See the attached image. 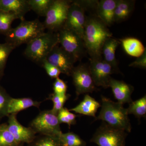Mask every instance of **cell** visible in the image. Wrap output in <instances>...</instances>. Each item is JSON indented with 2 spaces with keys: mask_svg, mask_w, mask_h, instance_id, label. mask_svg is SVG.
<instances>
[{
  "mask_svg": "<svg viewBox=\"0 0 146 146\" xmlns=\"http://www.w3.org/2000/svg\"><path fill=\"white\" fill-rule=\"evenodd\" d=\"M11 97L5 89L0 85V121L6 116H8V105Z\"/></svg>",
  "mask_w": 146,
  "mask_h": 146,
  "instance_id": "cell-28",
  "label": "cell"
},
{
  "mask_svg": "<svg viewBox=\"0 0 146 146\" xmlns=\"http://www.w3.org/2000/svg\"><path fill=\"white\" fill-rule=\"evenodd\" d=\"M146 51L142 55L137 58L135 61L129 65V67L138 68L145 69L146 68Z\"/></svg>",
  "mask_w": 146,
  "mask_h": 146,
  "instance_id": "cell-34",
  "label": "cell"
},
{
  "mask_svg": "<svg viewBox=\"0 0 146 146\" xmlns=\"http://www.w3.org/2000/svg\"><path fill=\"white\" fill-rule=\"evenodd\" d=\"M59 138L44 136L36 141L34 146H63Z\"/></svg>",
  "mask_w": 146,
  "mask_h": 146,
  "instance_id": "cell-31",
  "label": "cell"
},
{
  "mask_svg": "<svg viewBox=\"0 0 146 146\" xmlns=\"http://www.w3.org/2000/svg\"><path fill=\"white\" fill-rule=\"evenodd\" d=\"M58 44L76 61L83 57L86 50L83 39L74 32L62 28L58 32Z\"/></svg>",
  "mask_w": 146,
  "mask_h": 146,
  "instance_id": "cell-8",
  "label": "cell"
},
{
  "mask_svg": "<svg viewBox=\"0 0 146 146\" xmlns=\"http://www.w3.org/2000/svg\"><path fill=\"white\" fill-rule=\"evenodd\" d=\"M31 10L27 0H0V10L14 13L21 21Z\"/></svg>",
  "mask_w": 146,
  "mask_h": 146,
  "instance_id": "cell-15",
  "label": "cell"
},
{
  "mask_svg": "<svg viewBox=\"0 0 146 146\" xmlns=\"http://www.w3.org/2000/svg\"><path fill=\"white\" fill-rule=\"evenodd\" d=\"M127 110L128 115L132 114L140 119L141 118L145 117L146 115V96L135 101L131 102Z\"/></svg>",
  "mask_w": 146,
  "mask_h": 146,
  "instance_id": "cell-22",
  "label": "cell"
},
{
  "mask_svg": "<svg viewBox=\"0 0 146 146\" xmlns=\"http://www.w3.org/2000/svg\"><path fill=\"white\" fill-rule=\"evenodd\" d=\"M72 3L66 0H54L43 23L45 29L48 31L58 33L63 28Z\"/></svg>",
  "mask_w": 146,
  "mask_h": 146,
  "instance_id": "cell-5",
  "label": "cell"
},
{
  "mask_svg": "<svg viewBox=\"0 0 146 146\" xmlns=\"http://www.w3.org/2000/svg\"><path fill=\"white\" fill-rule=\"evenodd\" d=\"M54 0H27L31 10L39 16H45Z\"/></svg>",
  "mask_w": 146,
  "mask_h": 146,
  "instance_id": "cell-23",
  "label": "cell"
},
{
  "mask_svg": "<svg viewBox=\"0 0 146 146\" xmlns=\"http://www.w3.org/2000/svg\"><path fill=\"white\" fill-rule=\"evenodd\" d=\"M57 115L51 110L40 112L31 123V128L36 133L46 136L60 137L62 132Z\"/></svg>",
  "mask_w": 146,
  "mask_h": 146,
  "instance_id": "cell-7",
  "label": "cell"
},
{
  "mask_svg": "<svg viewBox=\"0 0 146 146\" xmlns=\"http://www.w3.org/2000/svg\"><path fill=\"white\" fill-rule=\"evenodd\" d=\"M58 44V33L48 31L27 44L24 54L30 60L42 65L52 50Z\"/></svg>",
  "mask_w": 146,
  "mask_h": 146,
  "instance_id": "cell-4",
  "label": "cell"
},
{
  "mask_svg": "<svg viewBox=\"0 0 146 146\" xmlns=\"http://www.w3.org/2000/svg\"><path fill=\"white\" fill-rule=\"evenodd\" d=\"M101 110L96 120H102L112 127L130 132L131 125L127 110L123 105L102 96Z\"/></svg>",
  "mask_w": 146,
  "mask_h": 146,
  "instance_id": "cell-2",
  "label": "cell"
},
{
  "mask_svg": "<svg viewBox=\"0 0 146 146\" xmlns=\"http://www.w3.org/2000/svg\"><path fill=\"white\" fill-rule=\"evenodd\" d=\"M3 75V74L0 73V81H1V78L2 77Z\"/></svg>",
  "mask_w": 146,
  "mask_h": 146,
  "instance_id": "cell-35",
  "label": "cell"
},
{
  "mask_svg": "<svg viewBox=\"0 0 146 146\" xmlns=\"http://www.w3.org/2000/svg\"><path fill=\"white\" fill-rule=\"evenodd\" d=\"M77 115L72 113L69 110L63 107L60 110L57 114V117L60 123H65L69 126L76 123Z\"/></svg>",
  "mask_w": 146,
  "mask_h": 146,
  "instance_id": "cell-29",
  "label": "cell"
},
{
  "mask_svg": "<svg viewBox=\"0 0 146 146\" xmlns=\"http://www.w3.org/2000/svg\"><path fill=\"white\" fill-rule=\"evenodd\" d=\"M67 88L68 86L67 84L63 80L59 78L55 79L53 83L54 94L57 95H65L66 94Z\"/></svg>",
  "mask_w": 146,
  "mask_h": 146,
  "instance_id": "cell-33",
  "label": "cell"
},
{
  "mask_svg": "<svg viewBox=\"0 0 146 146\" xmlns=\"http://www.w3.org/2000/svg\"><path fill=\"white\" fill-rule=\"evenodd\" d=\"M70 96L67 94L60 95L53 94L50 96L49 99L53 103L52 109L51 110L54 114L57 115L58 112L63 108L65 102L69 99Z\"/></svg>",
  "mask_w": 146,
  "mask_h": 146,
  "instance_id": "cell-30",
  "label": "cell"
},
{
  "mask_svg": "<svg viewBox=\"0 0 146 146\" xmlns=\"http://www.w3.org/2000/svg\"><path fill=\"white\" fill-rule=\"evenodd\" d=\"M121 41L125 51L131 56L138 58L146 50L143 43L136 38L127 37L121 39Z\"/></svg>",
  "mask_w": 146,
  "mask_h": 146,
  "instance_id": "cell-20",
  "label": "cell"
},
{
  "mask_svg": "<svg viewBox=\"0 0 146 146\" xmlns=\"http://www.w3.org/2000/svg\"><path fill=\"white\" fill-rule=\"evenodd\" d=\"M107 27L98 18H86L83 41L86 51L91 58L101 57L105 42L112 37Z\"/></svg>",
  "mask_w": 146,
  "mask_h": 146,
  "instance_id": "cell-1",
  "label": "cell"
},
{
  "mask_svg": "<svg viewBox=\"0 0 146 146\" xmlns=\"http://www.w3.org/2000/svg\"><path fill=\"white\" fill-rule=\"evenodd\" d=\"M119 44L118 40L110 37L105 42L102 49V54L103 55V59L116 70H117L118 64L115 56V52Z\"/></svg>",
  "mask_w": 146,
  "mask_h": 146,
  "instance_id": "cell-18",
  "label": "cell"
},
{
  "mask_svg": "<svg viewBox=\"0 0 146 146\" xmlns=\"http://www.w3.org/2000/svg\"><path fill=\"white\" fill-rule=\"evenodd\" d=\"M134 1L126 0L117 1L115 11L114 21L119 22L125 20L133 10Z\"/></svg>",
  "mask_w": 146,
  "mask_h": 146,
  "instance_id": "cell-21",
  "label": "cell"
},
{
  "mask_svg": "<svg viewBox=\"0 0 146 146\" xmlns=\"http://www.w3.org/2000/svg\"><path fill=\"white\" fill-rule=\"evenodd\" d=\"M88 67L96 86L108 88L110 80L112 78L111 75L117 70L102 56L91 58Z\"/></svg>",
  "mask_w": 146,
  "mask_h": 146,
  "instance_id": "cell-9",
  "label": "cell"
},
{
  "mask_svg": "<svg viewBox=\"0 0 146 146\" xmlns=\"http://www.w3.org/2000/svg\"><path fill=\"white\" fill-rule=\"evenodd\" d=\"M73 84L75 87L76 94L78 97L81 94L92 93L96 89L89 67L80 65L74 67L71 72Z\"/></svg>",
  "mask_w": 146,
  "mask_h": 146,
  "instance_id": "cell-10",
  "label": "cell"
},
{
  "mask_svg": "<svg viewBox=\"0 0 146 146\" xmlns=\"http://www.w3.org/2000/svg\"><path fill=\"white\" fill-rule=\"evenodd\" d=\"M117 0H102L98 2L97 10L98 18L106 26L115 22L114 14Z\"/></svg>",
  "mask_w": 146,
  "mask_h": 146,
  "instance_id": "cell-16",
  "label": "cell"
},
{
  "mask_svg": "<svg viewBox=\"0 0 146 146\" xmlns=\"http://www.w3.org/2000/svg\"><path fill=\"white\" fill-rule=\"evenodd\" d=\"M41 65L45 69L48 75L51 78H57L61 73L57 68L49 63L46 59L43 61Z\"/></svg>",
  "mask_w": 146,
  "mask_h": 146,
  "instance_id": "cell-32",
  "label": "cell"
},
{
  "mask_svg": "<svg viewBox=\"0 0 146 146\" xmlns=\"http://www.w3.org/2000/svg\"><path fill=\"white\" fill-rule=\"evenodd\" d=\"M109 87L112 89L114 97L119 103L123 105L132 101L131 95L134 89L130 84L112 78L110 80Z\"/></svg>",
  "mask_w": 146,
  "mask_h": 146,
  "instance_id": "cell-14",
  "label": "cell"
},
{
  "mask_svg": "<svg viewBox=\"0 0 146 146\" xmlns=\"http://www.w3.org/2000/svg\"><path fill=\"white\" fill-rule=\"evenodd\" d=\"M101 106L99 102L88 94H86L83 100L79 104L69 110L81 115L96 118V113Z\"/></svg>",
  "mask_w": 146,
  "mask_h": 146,
  "instance_id": "cell-17",
  "label": "cell"
},
{
  "mask_svg": "<svg viewBox=\"0 0 146 146\" xmlns=\"http://www.w3.org/2000/svg\"><path fill=\"white\" fill-rule=\"evenodd\" d=\"M46 29L43 23L38 19L33 21H21L18 26L12 28L5 35L6 42L15 48L23 44H28L45 33Z\"/></svg>",
  "mask_w": 146,
  "mask_h": 146,
  "instance_id": "cell-3",
  "label": "cell"
},
{
  "mask_svg": "<svg viewBox=\"0 0 146 146\" xmlns=\"http://www.w3.org/2000/svg\"><path fill=\"white\" fill-rule=\"evenodd\" d=\"M15 48L12 45L7 42L0 43V73L3 74L9 56Z\"/></svg>",
  "mask_w": 146,
  "mask_h": 146,
  "instance_id": "cell-27",
  "label": "cell"
},
{
  "mask_svg": "<svg viewBox=\"0 0 146 146\" xmlns=\"http://www.w3.org/2000/svg\"><path fill=\"white\" fill-rule=\"evenodd\" d=\"M46 59L61 73L68 76L71 75L74 64L76 62L73 56L58 45L53 48Z\"/></svg>",
  "mask_w": 146,
  "mask_h": 146,
  "instance_id": "cell-12",
  "label": "cell"
},
{
  "mask_svg": "<svg viewBox=\"0 0 146 146\" xmlns=\"http://www.w3.org/2000/svg\"><path fill=\"white\" fill-rule=\"evenodd\" d=\"M86 22L84 9L72 2L63 28L74 32L83 40Z\"/></svg>",
  "mask_w": 146,
  "mask_h": 146,
  "instance_id": "cell-11",
  "label": "cell"
},
{
  "mask_svg": "<svg viewBox=\"0 0 146 146\" xmlns=\"http://www.w3.org/2000/svg\"><path fill=\"white\" fill-rule=\"evenodd\" d=\"M8 117L9 130L18 144L29 143L33 141L36 133L33 129L22 125L17 120L16 114H11Z\"/></svg>",
  "mask_w": 146,
  "mask_h": 146,
  "instance_id": "cell-13",
  "label": "cell"
},
{
  "mask_svg": "<svg viewBox=\"0 0 146 146\" xmlns=\"http://www.w3.org/2000/svg\"><path fill=\"white\" fill-rule=\"evenodd\" d=\"M127 133L104 122L97 129L91 142L98 146H125Z\"/></svg>",
  "mask_w": 146,
  "mask_h": 146,
  "instance_id": "cell-6",
  "label": "cell"
},
{
  "mask_svg": "<svg viewBox=\"0 0 146 146\" xmlns=\"http://www.w3.org/2000/svg\"><path fill=\"white\" fill-rule=\"evenodd\" d=\"M18 19V16L14 13L0 10V33L5 36L12 28V22Z\"/></svg>",
  "mask_w": 146,
  "mask_h": 146,
  "instance_id": "cell-24",
  "label": "cell"
},
{
  "mask_svg": "<svg viewBox=\"0 0 146 146\" xmlns=\"http://www.w3.org/2000/svg\"><path fill=\"white\" fill-rule=\"evenodd\" d=\"M60 139L63 146H85L86 143L74 132L62 133Z\"/></svg>",
  "mask_w": 146,
  "mask_h": 146,
  "instance_id": "cell-25",
  "label": "cell"
},
{
  "mask_svg": "<svg viewBox=\"0 0 146 146\" xmlns=\"http://www.w3.org/2000/svg\"><path fill=\"white\" fill-rule=\"evenodd\" d=\"M40 102L30 98H11L9 103L8 114H16L18 112L31 107L39 108Z\"/></svg>",
  "mask_w": 146,
  "mask_h": 146,
  "instance_id": "cell-19",
  "label": "cell"
},
{
  "mask_svg": "<svg viewBox=\"0 0 146 146\" xmlns=\"http://www.w3.org/2000/svg\"><path fill=\"white\" fill-rule=\"evenodd\" d=\"M9 130L7 123L0 125V146H19Z\"/></svg>",
  "mask_w": 146,
  "mask_h": 146,
  "instance_id": "cell-26",
  "label": "cell"
}]
</instances>
